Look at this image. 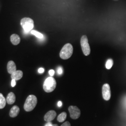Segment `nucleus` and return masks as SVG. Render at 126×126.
<instances>
[{
    "label": "nucleus",
    "mask_w": 126,
    "mask_h": 126,
    "mask_svg": "<svg viewBox=\"0 0 126 126\" xmlns=\"http://www.w3.org/2000/svg\"><path fill=\"white\" fill-rule=\"evenodd\" d=\"M37 99L36 96L30 95L27 97L24 105V109L27 112H30L33 110L36 106Z\"/></svg>",
    "instance_id": "nucleus-1"
},
{
    "label": "nucleus",
    "mask_w": 126,
    "mask_h": 126,
    "mask_svg": "<svg viewBox=\"0 0 126 126\" xmlns=\"http://www.w3.org/2000/svg\"><path fill=\"white\" fill-rule=\"evenodd\" d=\"M56 86L57 83L56 80L53 77H50L45 79L43 85V88L46 92L50 93L55 90Z\"/></svg>",
    "instance_id": "nucleus-2"
},
{
    "label": "nucleus",
    "mask_w": 126,
    "mask_h": 126,
    "mask_svg": "<svg viewBox=\"0 0 126 126\" xmlns=\"http://www.w3.org/2000/svg\"><path fill=\"white\" fill-rule=\"evenodd\" d=\"M73 49L72 45L70 44H67L63 46L60 52V57L63 59H68L72 55Z\"/></svg>",
    "instance_id": "nucleus-3"
},
{
    "label": "nucleus",
    "mask_w": 126,
    "mask_h": 126,
    "mask_svg": "<svg viewBox=\"0 0 126 126\" xmlns=\"http://www.w3.org/2000/svg\"><path fill=\"white\" fill-rule=\"evenodd\" d=\"M21 25L23 27L24 32L27 34L30 31H32L34 26L33 20L29 17L23 18L21 20Z\"/></svg>",
    "instance_id": "nucleus-4"
},
{
    "label": "nucleus",
    "mask_w": 126,
    "mask_h": 126,
    "mask_svg": "<svg viewBox=\"0 0 126 126\" xmlns=\"http://www.w3.org/2000/svg\"><path fill=\"white\" fill-rule=\"evenodd\" d=\"M80 45L83 53L86 56H88L90 54L91 49L88 43V38L86 35H84L81 37Z\"/></svg>",
    "instance_id": "nucleus-5"
},
{
    "label": "nucleus",
    "mask_w": 126,
    "mask_h": 126,
    "mask_svg": "<svg viewBox=\"0 0 126 126\" xmlns=\"http://www.w3.org/2000/svg\"><path fill=\"white\" fill-rule=\"evenodd\" d=\"M68 110L70 113V117L72 119H77L80 115V111L79 109L76 106H70L68 108Z\"/></svg>",
    "instance_id": "nucleus-6"
},
{
    "label": "nucleus",
    "mask_w": 126,
    "mask_h": 126,
    "mask_svg": "<svg viewBox=\"0 0 126 126\" xmlns=\"http://www.w3.org/2000/svg\"><path fill=\"white\" fill-rule=\"evenodd\" d=\"M102 96L105 100H109L111 98L110 87L108 84H105L102 88Z\"/></svg>",
    "instance_id": "nucleus-7"
},
{
    "label": "nucleus",
    "mask_w": 126,
    "mask_h": 126,
    "mask_svg": "<svg viewBox=\"0 0 126 126\" xmlns=\"http://www.w3.org/2000/svg\"><path fill=\"white\" fill-rule=\"evenodd\" d=\"M57 115V113L54 110H50L45 114L44 116L45 121L47 122H51L53 120Z\"/></svg>",
    "instance_id": "nucleus-8"
},
{
    "label": "nucleus",
    "mask_w": 126,
    "mask_h": 126,
    "mask_svg": "<svg viewBox=\"0 0 126 126\" xmlns=\"http://www.w3.org/2000/svg\"><path fill=\"white\" fill-rule=\"evenodd\" d=\"M7 70L9 74H12L16 71V67L15 62L13 61H9L7 64Z\"/></svg>",
    "instance_id": "nucleus-9"
},
{
    "label": "nucleus",
    "mask_w": 126,
    "mask_h": 126,
    "mask_svg": "<svg viewBox=\"0 0 126 126\" xmlns=\"http://www.w3.org/2000/svg\"><path fill=\"white\" fill-rule=\"evenodd\" d=\"M20 112V109L18 106H14L11 108L9 112V115L11 117L15 118L16 117Z\"/></svg>",
    "instance_id": "nucleus-10"
},
{
    "label": "nucleus",
    "mask_w": 126,
    "mask_h": 126,
    "mask_svg": "<svg viewBox=\"0 0 126 126\" xmlns=\"http://www.w3.org/2000/svg\"><path fill=\"white\" fill-rule=\"evenodd\" d=\"M23 76V72L22 71L18 70L13 72L11 74V77L12 79H15V80H20Z\"/></svg>",
    "instance_id": "nucleus-11"
},
{
    "label": "nucleus",
    "mask_w": 126,
    "mask_h": 126,
    "mask_svg": "<svg viewBox=\"0 0 126 126\" xmlns=\"http://www.w3.org/2000/svg\"><path fill=\"white\" fill-rule=\"evenodd\" d=\"M10 41L13 45H16L20 43L21 39L18 35L14 34L10 36Z\"/></svg>",
    "instance_id": "nucleus-12"
},
{
    "label": "nucleus",
    "mask_w": 126,
    "mask_h": 126,
    "mask_svg": "<svg viewBox=\"0 0 126 126\" xmlns=\"http://www.w3.org/2000/svg\"><path fill=\"white\" fill-rule=\"evenodd\" d=\"M16 101V96L13 93L11 92L9 93L6 98V101L7 103L11 105L14 103Z\"/></svg>",
    "instance_id": "nucleus-13"
},
{
    "label": "nucleus",
    "mask_w": 126,
    "mask_h": 126,
    "mask_svg": "<svg viewBox=\"0 0 126 126\" xmlns=\"http://www.w3.org/2000/svg\"><path fill=\"white\" fill-rule=\"evenodd\" d=\"M67 117V113L65 112H62L61 113L57 118V120L59 122H63L66 119Z\"/></svg>",
    "instance_id": "nucleus-14"
},
{
    "label": "nucleus",
    "mask_w": 126,
    "mask_h": 126,
    "mask_svg": "<svg viewBox=\"0 0 126 126\" xmlns=\"http://www.w3.org/2000/svg\"><path fill=\"white\" fill-rule=\"evenodd\" d=\"M6 99L3 95L0 93V109L4 108L6 104Z\"/></svg>",
    "instance_id": "nucleus-15"
},
{
    "label": "nucleus",
    "mask_w": 126,
    "mask_h": 126,
    "mask_svg": "<svg viewBox=\"0 0 126 126\" xmlns=\"http://www.w3.org/2000/svg\"><path fill=\"white\" fill-rule=\"evenodd\" d=\"M31 34L32 35H34V36H36V37L38 38L39 39H42L44 38V35L40 33L39 32H37L35 30H32L31 31Z\"/></svg>",
    "instance_id": "nucleus-16"
},
{
    "label": "nucleus",
    "mask_w": 126,
    "mask_h": 126,
    "mask_svg": "<svg viewBox=\"0 0 126 126\" xmlns=\"http://www.w3.org/2000/svg\"><path fill=\"white\" fill-rule=\"evenodd\" d=\"M113 60L112 59H109L107 61L106 67L107 69H110L113 65Z\"/></svg>",
    "instance_id": "nucleus-17"
},
{
    "label": "nucleus",
    "mask_w": 126,
    "mask_h": 126,
    "mask_svg": "<svg viewBox=\"0 0 126 126\" xmlns=\"http://www.w3.org/2000/svg\"><path fill=\"white\" fill-rule=\"evenodd\" d=\"M63 69L61 67H59L57 69V72H58V74L59 75H61L62 73H63Z\"/></svg>",
    "instance_id": "nucleus-18"
},
{
    "label": "nucleus",
    "mask_w": 126,
    "mask_h": 126,
    "mask_svg": "<svg viewBox=\"0 0 126 126\" xmlns=\"http://www.w3.org/2000/svg\"><path fill=\"white\" fill-rule=\"evenodd\" d=\"M61 126H71L70 123L69 122H65L61 125Z\"/></svg>",
    "instance_id": "nucleus-19"
},
{
    "label": "nucleus",
    "mask_w": 126,
    "mask_h": 126,
    "mask_svg": "<svg viewBox=\"0 0 126 126\" xmlns=\"http://www.w3.org/2000/svg\"><path fill=\"white\" fill-rule=\"evenodd\" d=\"M49 73L51 76H53L54 75V73H55V72H54L53 70H50L49 72Z\"/></svg>",
    "instance_id": "nucleus-20"
},
{
    "label": "nucleus",
    "mask_w": 126,
    "mask_h": 126,
    "mask_svg": "<svg viewBox=\"0 0 126 126\" xmlns=\"http://www.w3.org/2000/svg\"><path fill=\"white\" fill-rule=\"evenodd\" d=\"M16 80H15V79H12L11 81V86L12 87H14L16 85Z\"/></svg>",
    "instance_id": "nucleus-21"
},
{
    "label": "nucleus",
    "mask_w": 126,
    "mask_h": 126,
    "mask_svg": "<svg viewBox=\"0 0 126 126\" xmlns=\"http://www.w3.org/2000/svg\"><path fill=\"white\" fill-rule=\"evenodd\" d=\"M38 72L40 73H42L43 72H44L45 71V69L43 68H40L39 69H38Z\"/></svg>",
    "instance_id": "nucleus-22"
},
{
    "label": "nucleus",
    "mask_w": 126,
    "mask_h": 126,
    "mask_svg": "<svg viewBox=\"0 0 126 126\" xmlns=\"http://www.w3.org/2000/svg\"><path fill=\"white\" fill-rule=\"evenodd\" d=\"M53 124L51 122H47V123L46 124L45 126H52Z\"/></svg>",
    "instance_id": "nucleus-23"
},
{
    "label": "nucleus",
    "mask_w": 126,
    "mask_h": 126,
    "mask_svg": "<svg viewBox=\"0 0 126 126\" xmlns=\"http://www.w3.org/2000/svg\"><path fill=\"white\" fill-rule=\"evenodd\" d=\"M62 102H61V101H59V102H58V107H61L62 106Z\"/></svg>",
    "instance_id": "nucleus-24"
},
{
    "label": "nucleus",
    "mask_w": 126,
    "mask_h": 126,
    "mask_svg": "<svg viewBox=\"0 0 126 126\" xmlns=\"http://www.w3.org/2000/svg\"><path fill=\"white\" fill-rule=\"evenodd\" d=\"M58 126V125H57V124H53V126Z\"/></svg>",
    "instance_id": "nucleus-25"
},
{
    "label": "nucleus",
    "mask_w": 126,
    "mask_h": 126,
    "mask_svg": "<svg viewBox=\"0 0 126 126\" xmlns=\"http://www.w3.org/2000/svg\"><path fill=\"white\" fill-rule=\"evenodd\" d=\"M114 0V1H117V0Z\"/></svg>",
    "instance_id": "nucleus-26"
}]
</instances>
